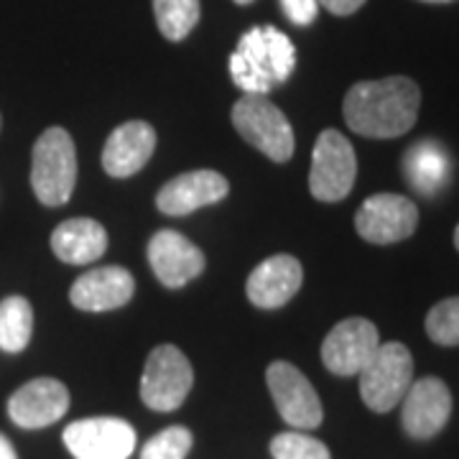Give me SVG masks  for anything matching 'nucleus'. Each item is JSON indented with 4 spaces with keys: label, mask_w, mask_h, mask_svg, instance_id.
Here are the masks:
<instances>
[{
    "label": "nucleus",
    "mask_w": 459,
    "mask_h": 459,
    "mask_svg": "<svg viewBox=\"0 0 459 459\" xmlns=\"http://www.w3.org/2000/svg\"><path fill=\"white\" fill-rule=\"evenodd\" d=\"M31 186L47 207H62L77 186V148L65 128H47L33 143Z\"/></svg>",
    "instance_id": "3"
},
{
    "label": "nucleus",
    "mask_w": 459,
    "mask_h": 459,
    "mask_svg": "<svg viewBox=\"0 0 459 459\" xmlns=\"http://www.w3.org/2000/svg\"><path fill=\"white\" fill-rule=\"evenodd\" d=\"M358 179V156L352 143L334 128L319 133L312 153L309 192L319 202H342Z\"/></svg>",
    "instance_id": "7"
},
{
    "label": "nucleus",
    "mask_w": 459,
    "mask_h": 459,
    "mask_svg": "<svg viewBox=\"0 0 459 459\" xmlns=\"http://www.w3.org/2000/svg\"><path fill=\"white\" fill-rule=\"evenodd\" d=\"M0 128H3V117H0Z\"/></svg>",
    "instance_id": "32"
},
{
    "label": "nucleus",
    "mask_w": 459,
    "mask_h": 459,
    "mask_svg": "<svg viewBox=\"0 0 459 459\" xmlns=\"http://www.w3.org/2000/svg\"><path fill=\"white\" fill-rule=\"evenodd\" d=\"M304 281V268L296 261L294 255H271L253 268V273L247 276L246 294L253 307L258 309H279L283 304H289Z\"/></svg>",
    "instance_id": "16"
},
{
    "label": "nucleus",
    "mask_w": 459,
    "mask_h": 459,
    "mask_svg": "<svg viewBox=\"0 0 459 459\" xmlns=\"http://www.w3.org/2000/svg\"><path fill=\"white\" fill-rule=\"evenodd\" d=\"M380 347L377 327L365 316H347L329 329L322 342V362L329 373L352 377L370 362Z\"/></svg>",
    "instance_id": "10"
},
{
    "label": "nucleus",
    "mask_w": 459,
    "mask_h": 459,
    "mask_svg": "<svg viewBox=\"0 0 459 459\" xmlns=\"http://www.w3.org/2000/svg\"><path fill=\"white\" fill-rule=\"evenodd\" d=\"M283 16L289 18L299 29H307L316 21L319 13V0H281Z\"/></svg>",
    "instance_id": "26"
},
{
    "label": "nucleus",
    "mask_w": 459,
    "mask_h": 459,
    "mask_svg": "<svg viewBox=\"0 0 459 459\" xmlns=\"http://www.w3.org/2000/svg\"><path fill=\"white\" fill-rule=\"evenodd\" d=\"M195 437L186 427H169L143 444L141 459H186Z\"/></svg>",
    "instance_id": "24"
},
{
    "label": "nucleus",
    "mask_w": 459,
    "mask_h": 459,
    "mask_svg": "<svg viewBox=\"0 0 459 459\" xmlns=\"http://www.w3.org/2000/svg\"><path fill=\"white\" fill-rule=\"evenodd\" d=\"M419 228V207L403 195L380 192L368 197L355 212V230L373 246H394L409 240Z\"/></svg>",
    "instance_id": "8"
},
{
    "label": "nucleus",
    "mask_w": 459,
    "mask_h": 459,
    "mask_svg": "<svg viewBox=\"0 0 459 459\" xmlns=\"http://www.w3.org/2000/svg\"><path fill=\"white\" fill-rule=\"evenodd\" d=\"M156 151V131L143 120H128L117 126L102 148V169L115 179L138 174Z\"/></svg>",
    "instance_id": "18"
},
{
    "label": "nucleus",
    "mask_w": 459,
    "mask_h": 459,
    "mask_svg": "<svg viewBox=\"0 0 459 459\" xmlns=\"http://www.w3.org/2000/svg\"><path fill=\"white\" fill-rule=\"evenodd\" d=\"M230 77L247 95H265L291 77L296 49L291 39L273 26H255L240 36L230 56Z\"/></svg>",
    "instance_id": "2"
},
{
    "label": "nucleus",
    "mask_w": 459,
    "mask_h": 459,
    "mask_svg": "<svg viewBox=\"0 0 459 459\" xmlns=\"http://www.w3.org/2000/svg\"><path fill=\"white\" fill-rule=\"evenodd\" d=\"M265 383L286 424H291L294 429L322 427V419H325L322 401L309 383V377L296 365L286 360L271 362L265 370Z\"/></svg>",
    "instance_id": "9"
},
{
    "label": "nucleus",
    "mask_w": 459,
    "mask_h": 459,
    "mask_svg": "<svg viewBox=\"0 0 459 459\" xmlns=\"http://www.w3.org/2000/svg\"><path fill=\"white\" fill-rule=\"evenodd\" d=\"M148 263L166 289H181L204 271V253L177 230H159L148 243Z\"/></svg>",
    "instance_id": "14"
},
{
    "label": "nucleus",
    "mask_w": 459,
    "mask_h": 459,
    "mask_svg": "<svg viewBox=\"0 0 459 459\" xmlns=\"http://www.w3.org/2000/svg\"><path fill=\"white\" fill-rule=\"evenodd\" d=\"M362 403L376 413L394 411L413 383V355L401 342H380L360 373Z\"/></svg>",
    "instance_id": "5"
},
{
    "label": "nucleus",
    "mask_w": 459,
    "mask_h": 459,
    "mask_svg": "<svg viewBox=\"0 0 459 459\" xmlns=\"http://www.w3.org/2000/svg\"><path fill=\"white\" fill-rule=\"evenodd\" d=\"M319 5L327 8L332 16H352L365 5V0H319Z\"/></svg>",
    "instance_id": "27"
},
{
    "label": "nucleus",
    "mask_w": 459,
    "mask_h": 459,
    "mask_svg": "<svg viewBox=\"0 0 459 459\" xmlns=\"http://www.w3.org/2000/svg\"><path fill=\"white\" fill-rule=\"evenodd\" d=\"M69 391L56 377H33L8 398V416L21 429L56 424L69 411Z\"/></svg>",
    "instance_id": "13"
},
{
    "label": "nucleus",
    "mask_w": 459,
    "mask_h": 459,
    "mask_svg": "<svg viewBox=\"0 0 459 459\" xmlns=\"http://www.w3.org/2000/svg\"><path fill=\"white\" fill-rule=\"evenodd\" d=\"M403 169H406V179H409L411 186L431 197L449 179V156L439 143L421 141V143L409 148Z\"/></svg>",
    "instance_id": "20"
},
{
    "label": "nucleus",
    "mask_w": 459,
    "mask_h": 459,
    "mask_svg": "<svg viewBox=\"0 0 459 459\" xmlns=\"http://www.w3.org/2000/svg\"><path fill=\"white\" fill-rule=\"evenodd\" d=\"M238 5H247V3H253V0H235Z\"/></svg>",
    "instance_id": "30"
},
{
    "label": "nucleus",
    "mask_w": 459,
    "mask_h": 459,
    "mask_svg": "<svg viewBox=\"0 0 459 459\" xmlns=\"http://www.w3.org/2000/svg\"><path fill=\"white\" fill-rule=\"evenodd\" d=\"M0 459H18L13 444L8 442V437H3V434H0Z\"/></svg>",
    "instance_id": "28"
},
{
    "label": "nucleus",
    "mask_w": 459,
    "mask_h": 459,
    "mask_svg": "<svg viewBox=\"0 0 459 459\" xmlns=\"http://www.w3.org/2000/svg\"><path fill=\"white\" fill-rule=\"evenodd\" d=\"M51 250L69 265H87L108 250V232L98 220L74 217L51 232Z\"/></svg>",
    "instance_id": "19"
},
{
    "label": "nucleus",
    "mask_w": 459,
    "mask_h": 459,
    "mask_svg": "<svg viewBox=\"0 0 459 459\" xmlns=\"http://www.w3.org/2000/svg\"><path fill=\"white\" fill-rule=\"evenodd\" d=\"M153 16L164 39L181 41L195 31L202 16V5L199 0H153Z\"/></svg>",
    "instance_id": "22"
},
{
    "label": "nucleus",
    "mask_w": 459,
    "mask_h": 459,
    "mask_svg": "<svg viewBox=\"0 0 459 459\" xmlns=\"http://www.w3.org/2000/svg\"><path fill=\"white\" fill-rule=\"evenodd\" d=\"M427 334L442 347H459V296H449L429 309Z\"/></svg>",
    "instance_id": "23"
},
{
    "label": "nucleus",
    "mask_w": 459,
    "mask_h": 459,
    "mask_svg": "<svg viewBox=\"0 0 459 459\" xmlns=\"http://www.w3.org/2000/svg\"><path fill=\"white\" fill-rule=\"evenodd\" d=\"M195 385V370L189 358L174 344H159L148 355L143 377H141V398L151 411L169 413L186 401Z\"/></svg>",
    "instance_id": "6"
},
{
    "label": "nucleus",
    "mask_w": 459,
    "mask_h": 459,
    "mask_svg": "<svg viewBox=\"0 0 459 459\" xmlns=\"http://www.w3.org/2000/svg\"><path fill=\"white\" fill-rule=\"evenodd\" d=\"M33 334V309L23 296L0 301V350L8 355L23 352Z\"/></svg>",
    "instance_id": "21"
},
{
    "label": "nucleus",
    "mask_w": 459,
    "mask_h": 459,
    "mask_svg": "<svg viewBox=\"0 0 459 459\" xmlns=\"http://www.w3.org/2000/svg\"><path fill=\"white\" fill-rule=\"evenodd\" d=\"M135 294V281L120 265L87 271L72 283L69 299L82 312H113L126 307Z\"/></svg>",
    "instance_id": "17"
},
{
    "label": "nucleus",
    "mask_w": 459,
    "mask_h": 459,
    "mask_svg": "<svg viewBox=\"0 0 459 459\" xmlns=\"http://www.w3.org/2000/svg\"><path fill=\"white\" fill-rule=\"evenodd\" d=\"M232 126L243 141L258 148L271 161L283 164L294 156V128L265 95H246L232 108Z\"/></svg>",
    "instance_id": "4"
},
{
    "label": "nucleus",
    "mask_w": 459,
    "mask_h": 459,
    "mask_svg": "<svg viewBox=\"0 0 459 459\" xmlns=\"http://www.w3.org/2000/svg\"><path fill=\"white\" fill-rule=\"evenodd\" d=\"M271 457L273 459H332L327 444L299 431H283L271 439Z\"/></svg>",
    "instance_id": "25"
},
{
    "label": "nucleus",
    "mask_w": 459,
    "mask_h": 459,
    "mask_svg": "<svg viewBox=\"0 0 459 459\" xmlns=\"http://www.w3.org/2000/svg\"><path fill=\"white\" fill-rule=\"evenodd\" d=\"M424 3H452V0H424Z\"/></svg>",
    "instance_id": "31"
},
{
    "label": "nucleus",
    "mask_w": 459,
    "mask_h": 459,
    "mask_svg": "<svg viewBox=\"0 0 459 459\" xmlns=\"http://www.w3.org/2000/svg\"><path fill=\"white\" fill-rule=\"evenodd\" d=\"M228 179L212 169L184 171L177 179L164 184L156 195V207L169 217H184L228 197Z\"/></svg>",
    "instance_id": "15"
},
{
    "label": "nucleus",
    "mask_w": 459,
    "mask_h": 459,
    "mask_svg": "<svg viewBox=\"0 0 459 459\" xmlns=\"http://www.w3.org/2000/svg\"><path fill=\"white\" fill-rule=\"evenodd\" d=\"M421 90L411 77L352 84L344 95V123L362 138H398L416 126Z\"/></svg>",
    "instance_id": "1"
},
{
    "label": "nucleus",
    "mask_w": 459,
    "mask_h": 459,
    "mask_svg": "<svg viewBox=\"0 0 459 459\" xmlns=\"http://www.w3.org/2000/svg\"><path fill=\"white\" fill-rule=\"evenodd\" d=\"M65 444L74 459H128L135 449V429L115 416L80 419L65 429Z\"/></svg>",
    "instance_id": "11"
},
{
    "label": "nucleus",
    "mask_w": 459,
    "mask_h": 459,
    "mask_svg": "<svg viewBox=\"0 0 459 459\" xmlns=\"http://www.w3.org/2000/svg\"><path fill=\"white\" fill-rule=\"evenodd\" d=\"M452 416V394L442 377H419L401 401V427L416 442L434 439Z\"/></svg>",
    "instance_id": "12"
},
{
    "label": "nucleus",
    "mask_w": 459,
    "mask_h": 459,
    "mask_svg": "<svg viewBox=\"0 0 459 459\" xmlns=\"http://www.w3.org/2000/svg\"><path fill=\"white\" fill-rule=\"evenodd\" d=\"M455 247H457V250H459V225H457V228H455Z\"/></svg>",
    "instance_id": "29"
}]
</instances>
